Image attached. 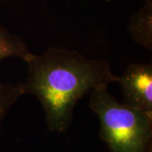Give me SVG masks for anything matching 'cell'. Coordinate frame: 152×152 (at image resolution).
<instances>
[{
	"instance_id": "obj_1",
	"label": "cell",
	"mask_w": 152,
	"mask_h": 152,
	"mask_svg": "<svg viewBox=\"0 0 152 152\" xmlns=\"http://www.w3.org/2000/svg\"><path fill=\"white\" fill-rule=\"evenodd\" d=\"M28 75L20 84L24 94L36 96L44 109L47 126L54 133L65 132L76 104L98 87L118 82L108 62L89 59L77 51L51 48L28 61Z\"/></svg>"
},
{
	"instance_id": "obj_2",
	"label": "cell",
	"mask_w": 152,
	"mask_h": 152,
	"mask_svg": "<svg viewBox=\"0 0 152 152\" xmlns=\"http://www.w3.org/2000/svg\"><path fill=\"white\" fill-rule=\"evenodd\" d=\"M90 107L100 121V138L108 152H151L152 116L120 103L107 87L93 90Z\"/></svg>"
},
{
	"instance_id": "obj_3",
	"label": "cell",
	"mask_w": 152,
	"mask_h": 152,
	"mask_svg": "<svg viewBox=\"0 0 152 152\" xmlns=\"http://www.w3.org/2000/svg\"><path fill=\"white\" fill-rule=\"evenodd\" d=\"M118 82L123 104L152 116L151 64H131Z\"/></svg>"
},
{
	"instance_id": "obj_4",
	"label": "cell",
	"mask_w": 152,
	"mask_h": 152,
	"mask_svg": "<svg viewBox=\"0 0 152 152\" xmlns=\"http://www.w3.org/2000/svg\"><path fill=\"white\" fill-rule=\"evenodd\" d=\"M129 32L137 43L151 50V0H147L143 9L131 18Z\"/></svg>"
},
{
	"instance_id": "obj_5",
	"label": "cell",
	"mask_w": 152,
	"mask_h": 152,
	"mask_svg": "<svg viewBox=\"0 0 152 152\" xmlns=\"http://www.w3.org/2000/svg\"><path fill=\"white\" fill-rule=\"evenodd\" d=\"M34 55L20 38L0 26V62L4 58L15 57L27 63Z\"/></svg>"
},
{
	"instance_id": "obj_6",
	"label": "cell",
	"mask_w": 152,
	"mask_h": 152,
	"mask_svg": "<svg viewBox=\"0 0 152 152\" xmlns=\"http://www.w3.org/2000/svg\"><path fill=\"white\" fill-rule=\"evenodd\" d=\"M22 95L20 84H0V127L9 110Z\"/></svg>"
},
{
	"instance_id": "obj_7",
	"label": "cell",
	"mask_w": 152,
	"mask_h": 152,
	"mask_svg": "<svg viewBox=\"0 0 152 152\" xmlns=\"http://www.w3.org/2000/svg\"><path fill=\"white\" fill-rule=\"evenodd\" d=\"M106 2H109V1H112V0H105Z\"/></svg>"
}]
</instances>
